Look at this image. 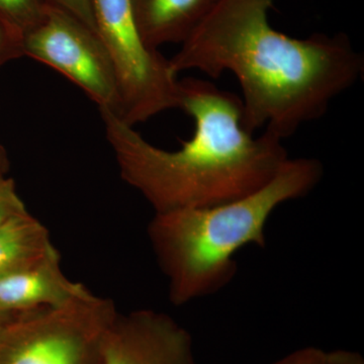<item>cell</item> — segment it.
Segmentation results:
<instances>
[{
    "label": "cell",
    "mask_w": 364,
    "mask_h": 364,
    "mask_svg": "<svg viewBox=\"0 0 364 364\" xmlns=\"http://www.w3.org/2000/svg\"><path fill=\"white\" fill-rule=\"evenodd\" d=\"M273 0H218L169 59L176 74L231 72L241 85L244 128L280 139L324 116L360 79L364 58L345 33L296 39L268 21Z\"/></svg>",
    "instance_id": "obj_1"
},
{
    "label": "cell",
    "mask_w": 364,
    "mask_h": 364,
    "mask_svg": "<svg viewBox=\"0 0 364 364\" xmlns=\"http://www.w3.org/2000/svg\"><path fill=\"white\" fill-rule=\"evenodd\" d=\"M195 121L181 149L163 150L114 112L100 109L119 174L155 214L214 207L259 191L289 159L282 139L243 124L241 98L208 81L179 80V107Z\"/></svg>",
    "instance_id": "obj_2"
},
{
    "label": "cell",
    "mask_w": 364,
    "mask_h": 364,
    "mask_svg": "<svg viewBox=\"0 0 364 364\" xmlns=\"http://www.w3.org/2000/svg\"><path fill=\"white\" fill-rule=\"evenodd\" d=\"M323 173L317 159L289 158L269 183L251 195L214 207L155 214L148 238L168 282L170 301L186 305L226 287L238 270L237 251L249 244L265 248L272 213L309 195Z\"/></svg>",
    "instance_id": "obj_3"
},
{
    "label": "cell",
    "mask_w": 364,
    "mask_h": 364,
    "mask_svg": "<svg viewBox=\"0 0 364 364\" xmlns=\"http://www.w3.org/2000/svg\"><path fill=\"white\" fill-rule=\"evenodd\" d=\"M95 31L111 59L117 81L119 112L135 126L179 107V79L169 59L146 44L132 0H91Z\"/></svg>",
    "instance_id": "obj_4"
},
{
    "label": "cell",
    "mask_w": 364,
    "mask_h": 364,
    "mask_svg": "<svg viewBox=\"0 0 364 364\" xmlns=\"http://www.w3.org/2000/svg\"><path fill=\"white\" fill-rule=\"evenodd\" d=\"M114 301L91 294L25 314L0 334V364H104Z\"/></svg>",
    "instance_id": "obj_5"
},
{
    "label": "cell",
    "mask_w": 364,
    "mask_h": 364,
    "mask_svg": "<svg viewBox=\"0 0 364 364\" xmlns=\"http://www.w3.org/2000/svg\"><path fill=\"white\" fill-rule=\"evenodd\" d=\"M25 56L51 67L86 93L100 109L117 116L116 73L97 32L60 7L46 4L40 25L23 39Z\"/></svg>",
    "instance_id": "obj_6"
},
{
    "label": "cell",
    "mask_w": 364,
    "mask_h": 364,
    "mask_svg": "<svg viewBox=\"0 0 364 364\" xmlns=\"http://www.w3.org/2000/svg\"><path fill=\"white\" fill-rule=\"evenodd\" d=\"M104 364H195L191 335L153 310L117 313L105 333Z\"/></svg>",
    "instance_id": "obj_7"
},
{
    "label": "cell",
    "mask_w": 364,
    "mask_h": 364,
    "mask_svg": "<svg viewBox=\"0 0 364 364\" xmlns=\"http://www.w3.org/2000/svg\"><path fill=\"white\" fill-rule=\"evenodd\" d=\"M58 251L32 267L0 277V308L28 312L55 308L92 294L66 277Z\"/></svg>",
    "instance_id": "obj_8"
},
{
    "label": "cell",
    "mask_w": 364,
    "mask_h": 364,
    "mask_svg": "<svg viewBox=\"0 0 364 364\" xmlns=\"http://www.w3.org/2000/svg\"><path fill=\"white\" fill-rule=\"evenodd\" d=\"M218 0H132L136 25L146 44L158 50L184 42Z\"/></svg>",
    "instance_id": "obj_9"
},
{
    "label": "cell",
    "mask_w": 364,
    "mask_h": 364,
    "mask_svg": "<svg viewBox=\"0 0 364 364\" xmlns=\"http://www.w3.org/2000/svg\"><path fill=\"white\" fill-rule=\"evenodd\" d=\"M49 232L30 213L0 227V277L36 264L57 252Z\"/></svg>",
    "instance_id": "obj_10"
},
{
    "label": "cell",
    "mask_w": 364,
    "mask_h": 364,
    "mask_svg": "<svg viewBox=\"0 0 364 364\" xmlns=\"http://www.w3.org/2000/svg\"><path fill=\"white\" fill-rule=\"evenodd\" d=\"M45 9L44 0H0V21L23 39L40 25Z\"/></svg>",
    "instance_id": "obj_11"
},
{
    "label": "cell",
    "mask_w": 364,
    "mask_h": 364,
    "mask_svg": "<svg viewBox=\"0 0 364 364\" xmlns=\"http://www.w3.org/2000/svg\"><path fill=\"white\" fill-rule=\"evenodd\" d=\"M26 213L28 210L16 191L13 179L6 176H0V227Z\"/></svg>",
    "instance_id": "obj_12"
},
{
    "label": "cell",
    "mask_w": 364,
    "mask_h": 364,
    "mask_svg": "<svg viewBox=\"0 0 364 364\" xmlns=\"http://www.w3.org/2000/svg\"><path fill=\"white\" fill-rule=\"evenodd\" d=\"M23 56V38L0 21V67Z\"/></svg>",
    "instance_id": "obj_13"
},
{
    "label": "cell",
    "mask_w": 364,
    "mask_h": 364,
    "mask_svg": "<svg viewBox=\"0 0 364 364\" xmlns=\"http://www.w3.org/2000/svg\"><path fill=\"white\" fill-rule=\"evenodd\" d=\"M46 4L60 7L85 23L95 32V23L93 18L92 2L91 0H44Z\"/></svg>",
    "instance_id": "obj_14"
},
{
    "label": "cell",
    "mask_w": 364,
    "mask_h": 364,
    "mask_svg": "<svg viewBox=\"0 0 364 364\" xmlns=\"http://www.w3.org/2000/svg\"><path fill=\"white\" fill-rule=\"evenodd\" d=\"M327 352L317 347H305L291 352L289 355L272 364H325Z\"/></svg>",
    "instance_id": "obj_15"
},
{
    "label": "cell",
    "mask_w": 364,
    "mask_h": 364,
    "mask_svg": "<svg viewBox=\"0 0 364 364\" xmlns=\"http://www.w3.org/2000/svg\"><path fill=\"white\" fill-rule=\"evenodd\" d=\"M325 364H364L363 355L351 350L327 352Z\"/></svg>",
    "instance_id": "obj_16"
},
{
    "label": "cell",
    "mask_w": 364,
    "mask_h": 364,
    "mask_svg": "<svg viewBox=\"0 0 364 364\" xmlns=\"http://www.w3.org/2000/svg\"><path fill=\"white\" fill-rule=\"evenodd\" d=\"M31 312V311H28ZM28 312H14V311L4 310L0 308V334L9 327L13 323L16 322L25 314Z\"/></svg>",
    "instance_id": "obj_17"
},
{
    "label": "cell",
    "mask_w": 364,
    "mask_h": 364,
    "mask_svg": "<svg viewBox=\"0 0 364 364\" xmlns=\"http://www.w3.org/2000/svg\"><path fill=\"white\" fill-rule=\"evenodd\" d=\"M9 170V159L6 150L0 143V176H6Z\"/></svg>",
    "instance_id": "obj_18"
}]
</instances>
